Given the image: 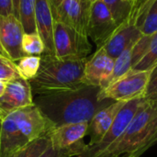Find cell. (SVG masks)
I'll return each instance as SVG.
<instances>
[{
    "label": "cell",
    "mask_w": 157,
    "mask_h": 157,
    "mask_svg": "<svg viewBox=\"0 0 157 157\" xmlns=\"http://www.w3.org/2000/svg\"><path fill=\"white\" fill-rule=\"evenodd\" d=\"M150 71H138L132 68L121 78L101 89L102 98L114 101L127 102L136 98H143L145 92Z\"/></svg>",
    "instance_id": "5"
},
{
    "label": "cell",
    "mask_w": 157,
    "mask_h": 157,
    "mask_svg": "<svg viewBox=\"0 0 157 157\" xmlns=\"http://www.w3.org/2000/svg\"><path fill=\"white\" fill-rule=\"evenodd\" d=\"M17 125L29 142L49 136L54 129L51 121L35 104L14 111Z\"/></svg>",
    "instance_id": "8"
},
{
    "label": "cell",
    "mask_w": 157,
    "mask_h": 157,
    "mask_svg": "<svg viewBox=\"0 0 157 157\" xmlns=\"http://www.w3.org/2000/svg\"><path fill=\"white\" fill-rule=\"evenodd\" d=\"M0 56H3V57H7L6 53L5 52V51H4V49H3V47H2V45H1V42H0ZM7 58H8V57H7Z\"/></svg>",
    "instance_id": "34"
},
{
    "label": "cell",
    "mask_w": 157,
    "mask_h": 157,
    "mask_svg": "<svg viewBox=\"0 0 157 157\" xmlns=\"http://www.w3.org/2000/svg\"><path fill=\"white\" fill-rule=\"evenodd\" d=\"M51 142L49 136L41 137L30 141L20 150H18L13 157H40L50 147Z\"/></svg>",
    "instance_id": "22"
},
{
    "label": "cell",
    "mask_w": 157,
    "mask_h": 157,
    "mask_svg": "<svg viewBox=\"0 0 157 157\" xmlns=\"http://www.w3.org/2000/svg\"><path fill=\"white\" fill-rule=\"evenodd\" d=\"M141 101L142 98H136L127 101L117 115L110 128L104 134V136L97 144L93 145L87 144L85 152L81 155H79V157L101 156V155L112 144H114L123 134L126 128L134 117Z\"/></svg>",
    "instance_id": "6"
},
{
    "label": "cell",
    "mask_w": 157,
    "mask_h": 157,
    "mask_svg": "<svg viewBox=\"0 0 157 157\" xmlns=\"http://www.w3.org/2000/svg\"><path fill=\"white\" fill-rule=\"evenodd\" d=\"M24 33L19 19L14 14L0 16V42L7 57L15 63L25 56L22 51Z\"/></svg>",
    "instance_id": "11"
},
{
    "label": "cell",
    "mask_w": 157,
    "mask_h": 157,
    "mask_svg": "<svg viewBox=\"0 0 157 157\" xmlns=\"http://www.w3.org/2000/svg\"><path fill=\"white\" fill-rule=\"evenodd\" d=\"M36 28L45 46V54H54V17L49 0H36Z\"/></svg>",
    "instance_id": "16"
},
{
    "label": "cell",
    "mask_w": 157,
    "mask_h": 157,
    "mask_svg": "<svg viewBox=\"0 0 157 157\" xmlns=\"http://www.w3.org/2000/svg\"><path fill=\"white\" fill-rule=\"evenodd\" d=\"M142 37L143 33L140 29L135 24L128 21L119 26L115 32L99 48L103 49L109 57L115 60L125 50L133 47Z\"/></svg>",
    "instance_id": "13"
},
{
    "label": "cell",
    "mask_w": 157,
    "mask_h": 157,
    "mask_svg": "<svg viewBox=\"0 0 157 157\" xmlns=\"http://www.w3.org/2000/svg\"><path fill=\"white\" fill-rule=\"evenodd\" d=\"M36 0H20L18 7V19L25 33L37 32L36 28Z\"/></svg>",
    "instance_id": "19"
},
{
    "label": "cell",
    "mask_w": 157,
    "mask_h": 157,
    "mask_svg": "<svg viewBox=\"0 0 157 157\" xmlns=\"http://www.w3.org/2000/svg\"><path fill=\"white\" fill-rule=\"evenodd\" d=\"M127 157H138V156H135V155H128V156Z\"/></svg>",
    "instance_id": "36"
},
{
    "label": "cell",
    "mask_w": 157,
    "mask_h": 157,
    "mask_svg": "<svg viewBox=\"0 0 157 157\" xmlns=\"http://www.w3.org/2000/svg\"><path fill=\"white\" fill-rule=\"evenodd\" d=\"M137 27L144 36L157 32V0L152 4L146 14L137 24Z\"/></svg>",
    "instance_id": "25"
},
{
    "label": "cell",
    "mask_w": 157,
    "mask_h": 157,
    "mask_svg": "<svg viewBox=\"0 0 157 157\" xmlns=\"http://www.w3.org/2000/svg\"><path fill=\"white\" fill-rule=\"evenodd\" d=\"M100 93L101 87L85 85L74 90L39 95L34 98V104L54 128L70 123L90 122L100 109L115 102L102 98Z\"/></svg>",
    "instance_id": "1"
},
{
    "label": "cell",
    "mask_w": 157,
    "mask_h": 157,
    "mask_svg": "<svg viewBox=\"0 0 157 157\" xmlns=\"http://www.w3.org/2000/svg\"><path fill=\"white\" fill-rule=\"evenodd\" d=\"M114 62L107 52L101 49H97L96 52L86 60L84 71L83 83L87 86L106 87L109 77L111 76Z\"/></svg>",
    "instance_id": "12"
},
{
    "label": "cell",
    "mask_w": 157,
    "mask_h": 157,
    "mask_svg": "<svg viewBox=\"0 0 157 157\" xmlns=\"http://www.w3.org/2000/svg\"><path fill=\"white\" fill-rule=\"evenodd\" d=\"M20 77L16 63L7 57L0 56V81L8 83Z\"/></svg>",
    "instance_id": "26"
},
{
    "label": "cell",
    "mask_w": 157,
    "mask_h": 157,
    "mask_svg": "<svg viewBox=\"0 0 157 157\" xmlns=\"http://www.w3.org/2000/svg\"><path fill=\"white\" fill-rule=\"evenodd\" d=\"M40 56L36 55H25L17 61L16 64L20 76L28 81L33 79L40 69Z\"/></svg>",
    "instance_id": "23"
},
{
    "label": "cell",
    "mask_w": 157,
    "mask_h": 157,
    "mask_svg": "<svg viewBox=\"0 0 157 157\" xmlns=\"http://www.w3.org/2000/svg\"><path fill=\"white\" fill-rule=\"evenodd\" d=\"M34 104L32 89L28 80L20 77L6 83L0 98V121L14 111Z\"/></svg>",
    "instance_id": "10"
},
{
    "label": "cell",
    "mask_w": 157,
    "mask_h": 157,
    "mask_svg": "<svg viewBox=\"0 0 157 157\" xmlns=\"http://www.w3.org/2000/svg\"><path fill=\"white\" fill-rule=\"evenodd\" d=\"M132 69L150 71L157 65V32L144 36L132 48Z\"/></svg>",
    "instance_id": "17"
},
{
    "label": "cell",
    "mask_w": 157,
    "mask_h": 157,
    "mask_svg": "<svg viewBox=\"0 0 157 157\" xmlns=\"http://www.w3.org/2000/svg\"><path fill=\"white\" fill-rule=\"evenodd\" d=\"M142 1H143V0H136V2H135V4H134V6H133V10L142 3ZM133 10H132V11H133Z\"/></svg>",
    "instance_id": "35"
},
{
    "label": "cell",
    "mask_w": 157,
    "mask_h": 157,
    "mask_svg": "<svg viewBox=\"0 0 157 157\" xmlns=\"http://www.w3.org/2000/svg\"><path fill=\"white\" fill-rule=\"evenodd\" d=\"M76 157H79V156H76Z\"/></svg>",
    "instance_id": "39"
},
{
    "label": "cell",
    "mask_w": 157,
    "mask_h": 157,
    "mask_svg": "<svg viewBox=\"0 0 157 157\" xmlns=\"http://www.w3.org/2000/svg\"><path fill=\"white\" fill-rule=\"evenodd\" d=\"M86 145L85 143L75 148H72V149H65V150H60V149H56L53 148L52 145H50V147L47 149V151L41 155L40 157H73V156H79L81 155L86 148Z\"/></svg>",
    "instance_id": "27"
},
{
    "label": "cell",
    "mask_w": 157,
    "mask_h": 157,
    "mask_svg": "<svg viewBox=\"0 0 157 157\" xmlns=\"http://www.w3.org/2000/svg\"><path fill=\"white\" fill-rule=\"evenodd\" d=\"M132 48L133 47L128 48L117 59H115L114 68H113L111 76L109 77V82L106 86L112 84L113 82H115L116 80L121 78L122 75L127 74L130 70H132Z\"/></svg>",
    "instance_id": "21"
},
{
    "label": "cell",
    "mask_w": 157,
    "mask_h": 157,
    "mask_svg": "<svg viewBox=\"0 0 157 157\" xmlns=\"http://www.w3.org/2000/svg\"><path fill=\"white\" fill-rule=\"evenodd\" d=\"M143 98L145 100L157 101V65L150 70L148 84Z\"/></svg>",
    "instance_id": "28"
},
{
    "label": "cell",
    "mask_w": 157,
    "mask_h": 157,
    "mask_svg": "<svg viewBox=\"0 0 157 157\" xmlns=\"http://www.w3.org/2000/svg\"><path fill=\"white\" fill-rule=\"evenodd\" d=\"M125 103L126 102L123 101H115L109 106L100 109L93 117L89 122L88 134L90 135V142L88 145L97 144L104 136Z\"/></svg>",
    "instance_id": "18"
},
{
    "label": "cell",
    "mask_w": 157,
    "mask_h": 157,
    "mask_svg": "<svg viewBox=\"0 0 157 157\" xmlns=\"http://www.w3.org/2000/svg\"><path fill=\"white\" fill-rule=\"evenodd\" d=\"M40 65L36 76L29 82L32 93L49 95L79 88L83 83L87 58L63 59L54 54L40 56Z\"/></svg>",
    "instance_id": "2"
},
{
    "label": "cell",
    "mask_w": 157,
    "mask_h": 157,
    "mask_svg": "<svg viewBox=\"0 0 157 157\" xmlns=\"http://www.w3.org/2000/svg\"><path fill=\"white\" fill-rule=\"evenodd\" d=\"M6 87V83L3 82V81H0V98L4 95Z\"/></svg>",
    "instance_id": "33"
},
{
    "label": "cell",
    "mask_w": 157,
    "mask_h": 157,
    "mask_svg": "<svg viewBox=\"0 0 157 157\" xmlns=\"http://www.w3.org/2000/svg\"><path fill=\"white\" fill-rule=\"evenodd\" d=\"M89 122L70 123L55 127L49 134L53 148L65 150L75 148L84 144L83 139L88 133Z\"/></svg>",
    "instance_id": "14"
},
{
    "label": "cell",
    "mask_w": 157,
    "mask_h": 157,
    "mask_svg": "<svg viewBox=\"0 0 157 157\" xmlns=\"http://www.w3.org/2000/svg\"><path fill=\"white\" fill-rule=\"evenodd\" d=\"M28 143L17 125L14 112L0 121V157H13Z\"/></svg>",
    "instance_id": "15"
},
{
    "label": "cell",
    "mask_w": 157,
    "mask_h": 157,
    "mask_svg": "<svg viewBox=\"0 0 157 157\" xmlns=\"http://www.w3.org/2000/svg\"><path fill=\"white\" fill-rule=\"evenodd\" d=\"M49 1L55 21L62 22L87 36V22L91 7L89 0Z\"/></svg>",
    "instance_id": "7"
},
{
    "label": "cell",
    "mask_w": 157,
    "mask_h": 157,
    "mask_svg": "<svg viewBox=\"0 0 157 157\" xmlns=\"http://www.w3.org/2000/svg\"><path fill=\"white\" fill-rule=\"evenodd\" d=\"M110 11L107 6L98 0L91 4L87 22V36L99 48L118 29Z\"/></svg>",
    "instance_id": "9"
},
{
    "label": "cell",
    "mask_w": 157,
    "mask_h": 157,
    "mask_svg": "<svg viewBox=\"0 0 157 157\" xmlns=\"http://www.w3.org/2000/svg\"><path fill=\"white\" fill-rule=\"evenodd\" d=\"M90 1V3L92 4V3H94V2H96V1H98V0H89Z\"/></svg>",
    "instance_id": "37"
},
{
    "label": "cell",
    "mask_w": 157,
    "mask_h": 157,
    "mask_svg": "<svg viewBox=\"0 0 157 157\" xmlns=\"http://www.w3.org/2000/svg\"><path fill=\"white\" fill-rule=\"evenodd\" d=\"M129 1H131V2H132L133 4H135V2H136V0H129Z\"/></svg>",
    "instance_id": "38"
},
{
    "label": "cell",
    "mask_w": 157,
    "mask_h": 157,
    "mask_svg": "<svg viewBox=\"0 0 157 157\" xmlns=\"http://www.w3.org/2000/svg\"><path fill=\"white\" fill-rule=\"evenodd\" d=\"M13 14L12 0H0V16Z\"/></svg>",
    "instance_id": "30"
},
{
    "label": "cell",
    "mask_w": 157,
    "mask_h": 157,
    "mask_svg": "<svg viewBox=\"0 0 157 157\" xmlns=\"http://www.w3.org/2000/svg\"><path fill=\"white\" fill-rule=\"evenodd\" d=\"M54 55L63 59H84L91 52L88 37L75 29L55 21L53 33Z\"/></svg>",
    "instance_id": "4"
},
{
    "label": "cell",
    "mask_w": 157,
    "mask_h": 157,
    "mask_svg": "<svg viewBox=\"0 0 157 157\" xmlns=\"http://www.w3.org/2000/svg\"><path fill=\"white\" fill-rule=\"evenodd\" d=\"M110 11L118 26L128 22L133 10L134 4L129 0H101Z\"/></svg>",
    "instance_id": "20"
},
{
    "label": "cell",
    "mask_w": 157,
    "mask_h": 157,
    "mask_svg": "<svg viewBox=\"0 0 157 157\" xmlns=\"http://www.w3.org/2000/svg\"><path fill=\"white\" fill-rule=\"evenodd\" d=\"M155 1V0H143L142 3L132 11L129 22L137 26V24L141 21V19L144 17V16L146 14V12Z\"/></svg>",
    "instance_id": "29"
},
{
    "label": "cell",
    "mask_w": 157,
    "mask_h": 157,
    "mask_svg": "<svg viewBox=\"0 0 157 157\" xmlns=\"http://www.w3.org/2000/svg\"><path fill=\"white\" fill-rule=\"evenodd\" d=\"M20 0H12L13 2V14L18 18V7H19Z\"/></svg>",
    "instance_id": "32"
},
{
    "label": "cell",
    "mask_w": 157,
    "mask_h": 157,
    "mask_svg": "<svg viewBox=\"0 0 157 157\" xmlns=\"http://www.w3.org/2000/svg\"><path fill=\"white\" fill-rule=\"evenodd\" d=\"M22 51L25 55L41 56L44 53V43L37 32L24 33L22 39Z\"/></svg>",
    "instance_id": "24"
},
{
    "label": "cell",
    "mask_w": 157,
    "mask_h": 157,
    "mask_svg": "<svg viewBox=\"0 0 157 157\" xmlns=\"http://www.w3.org/2000/svg\"><path fill=\"white\" fill-rule=\"evenodd\" d=\"M155 144H157V131H156V132L155 133V135L153 136V138L149 141V143L139 152V154L137 155V156L138 157H140L144 152H146L150 147H152V146H154V145H155Z\"/></svg>",
    "instance_id": "31"
},
{
    "label": "cell",
    "mask_w": 157,
    "mask_h": 157,
    "mask_svg": "<svg viewBox=\"0 0 157 157\" xmlns=\"http://www.w3.org/2000/svg\"><path fill=\"white\" fill-rule=\"evenodd\" d=\"M157 131V101L142 98L132 121L120 139L100 157H120L123 155L137 156Z\"/></svg>",
    "instance_id": "3"
}]
</instances>
